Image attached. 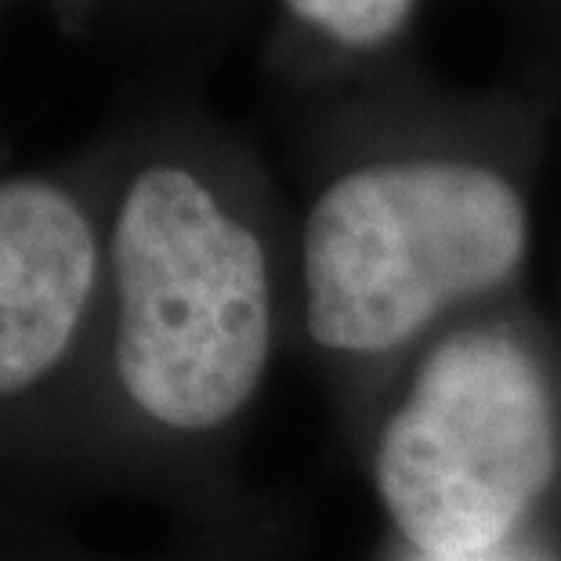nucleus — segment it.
Instances as JSON below:
<instances>
[{
    "mask_svg": "<svg viewBox=\"0 0 561 561\" xmlns=\"http://www.w3.org/2000/svg\"><path fill=\"white\" fill-rule=\"evenodd\" d=\"M105 369L116 402L163 438L229 427L265 377L272 290L265 247L193 171L130 178L110 243Z\"/></svg>",
    "mask_w": 561,
    "mask_h": 561,
    "instance_id": "nucleus-1",
    "label": "nucleus"
},
{
    "mask_svg": "<svg viewBox=\"0 0 561 561\" xmlns=\"http://www.w3.org/2000/svg\"><path fill=\"white\" fill-rule=\"evenodd\" d=\"M525 207L471 163L363 167L305 225L308 333L322 348L388 352L457 297L493 290L525 254Z\"/></svg>",
    "mask_w": 561,
    "mask_h": 561,
    "instance_id": "nucleus-2",
    "label": "nucleus"
},
{
    "mask_svg": "<svg viewBox=\"0 0 561 561\" xmlns=\"http://www.w3.org/2000/svg\"><path fill=\"white\" fill-rule=\"evenodd\" d=\"M554 405L504 333H457L427 359L377 446V493L416 551L489 554L554 479Z\"/></svg>",
    "mask_w": 561,
    "mask_h": 561,
    "instance_id": "nucleus-3",
    "label": "nucleus"
},
{
    "mask_svg": "<svg viewBox=\"0 0 561 561\" xmlns=\"http://www.w3.org/2000/svg\"><path fill=\"white\" fill-rule=\"evenodd\" d=\"M105 276L91 214L51 178H0V500L73 391Z\"/></svg>",
    "mask_w": 561,
    "mask_h": 561,
    "instance_id": "nucleus-4",
    "label": "nucleus"
},
{
    "mask_svg": "<svg viewBox=\"0 0 561 561\" xmlns=\"http://www.w3.org/2000/svg\"><path fill=\"white\" fill-rule=\"evenodd\" d=\"M416 0H286V8L308 26L348 47H374L405 26Z\"/></svg>",
    "mask_w": 561,
    "mask_h": 561,
    "instance_id": "nucleus-5",
    "label": "nucleus"
}]
</instances>
